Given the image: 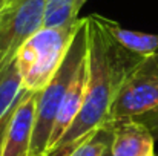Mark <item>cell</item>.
I'll use <instances>...</instances> for the list:
<instances>
[{
  "mask_svg": "<svg viewBox=\"0 0 158 156\" xmlns=\"http://www.w3.org/2000/svg\"><path fill=\"white\" fill-rule=\"evenodd\" d=\"M88 80L83 107L48 156H68L92 130L110 122V109L127 74L143 60L121 48L103 28L97 14L85 17Z\"/></svg>",
  "mask_w": 158,
  "mask_h": 156,
  "instance_id": "1",
  "label": "cell"
},
{
  "mask_svg": "<svg viewBox=\"0 0 158 156\" xmlns=\"http://www.w3.org/2000/svg\"><path fill=\"white\" fill-rule=\"evenodd\" d=\"M158 107V54L144 57L123 81L110 109V121L140 116Z\"/></svg>",
  "mask_w": 158,
  "mask_h": 156,
  "instance_id": "4",
  "label": "cell"
},
{
  "mask_svg": "<svg viewBox=\"0 0 158 156\" xmlns=\"http://www.w3.org/2000/svg\"><path fill=\"white\" fill-rule=\"evenodd\" d=\"M35 104L37 92L23 90L20 94L8 124L2 156H29L35 122Z\"/></svg>",
  "mask_w": 158,
  "mask_h": 156,
  "instance_id": "6",
  "label": "cell"
},
{
  "mask_svg": "<svg viewBox=\"0 0 158 156\" xmlns=\"http://www.w3.org/2000/svg\"><path fill=\"white\" fill-rule=\"evenodd\" d=\"M22 92V75L14 58L0 67V119L15 106Z\"/></svg>",
  "mask_w": 158,
  "mask_h": 156,
  "instance_id": "10",
  "label": "cell"
},
{
  "mask_svg": "<svg viewBox=\"0 0 158 156\" xmlns=\"http://www.w3.org/2000/svg\"><path fill=\"white\" fill-rule=\"evenodd\" d=\"M86 54H88L86 20L81 18L80 26L75 32V37L71 43V48L66 54L60 69L52 77V80L40 92H37L35 122H34L29 156H46L57 113L63 103L68 86H69L78 64L86 57Z\"/></svg>",
  "mask_w": 158,
  "mask_h": 156,
  "instance_id": "3",
  "label": "cell"
},
{
  "mask_svg": "<svg viewBox=\"0 0 158 156\" xmlns=\"http://www.w3.org/2000/svg\"><path fill=\"white\" fill-rule=\"evenodd\" d=\"M8 3H9V0H0V14H2L3 9L8 6Z\"/></svg>",
  "mask_w": 158,
  "mask_h": 156,
  "instance_id": "15",
  "label": "cell"
},
{
  "mask_svg": "<svg viewBox=\"0 0 158 156\" xmlns=\"http://www.w3.org/2000/svg\"><path fill=\"white\" fill-rule=\"evenodd\" d=\"M88 0H46L45 28H60L74 25L78 20V12Z\"/></svg>",
  "mask_w": 158,
  "mask_h": 156,
  "instance_id": "11",
  "label": "cell"
},
{
  "mask_svg": "<svg viewBox=\"0 0 158 156\" xmlns=\"http://www.w3.org/2000/svg\"><path fill=\"white\" fill-rule=\"evenodd\" d=\"M86 80H88V54L83 58V61L78 64V67H77V70H75V74L68 86L63 103L60 106V110H58L57 118H55V124H54L52 135L49 139L46 156L51 153L55 144L63 138V135L68 132V129L72 126L74 119L80 113V110L83 107V100H85Z\"/></svg>",
  "mask_w": 158,
  "mask_h": 156,
  "instance_id": "8",
  "label": "cell"
},
{
  "mask_svg": "<svg viewBox=\"0 0 158 156\" xmlns=\"http://www.w3.org/2000/svg\"><path fill=\"white\" fill-rule=\"evenodd\" d=\"M12 112H14V107L0 119V156L3 153V142H5V135H6V130H8V124L11 121V116H12Z\"/></svg>",
  "mask_w": 158,
  "mask_h": 156,
  "instance_id": "14",
  "label": "cell"
},
{
  "mask_svg": "<svg viewBox=\"0 0 158 156\" xmlns=\"http://www.w3.org/2000/svg\"><path fill=\"white\" fill-rule=\"evenodd\" d=\"M98 18H100L103 28L107 31V34L126 51L132 52L138 57H143V58L158 54V35L126 29V28L120 26L117 22L109 20L102 15H98Z\"/></svg>",
  "mask_w": 158,
  "mask_h": 156,
  "instance_id": "9",
  "label": "cell"
},
{
  "mask_svg": "<svg viewBox=\"0 0 158 156\" xmlns=\"http://www.w3.org/2000/svg\"><path fill=\"white\" fill-rule=\"evenodd\" d=\"M154 144L155 138L137 118L112 121V156H151L155 153Z\"/></svg>",
  "mask_w": 158,
  "mask_h": 156,
  "instance_id": "7",
  "label": "cell"
},
{
  "mask_svg": "<svg viewBox=\"0 0 158 156\" xmlns=\"http://www.w3.org/2000/svg\"><path fill=\"white\" fill-rule=\"evenodd\" d=\"M80 20L69 26H43L20 46L15 61L22 75L23 90L40 92L52 80L71 48Z\"/></svg>",
  "mask_w": 158,
  "mask_h": 156,
  "instance_id": "2",
  "label": "cell"
},
{
  "mask_svg": "<svg viewBox=\"0 0 158 156\" xmlns=\"http://www.w3.org/2000/svg\"><path fill=\"white\" fill-rule=\"evenodd\" d=\"M151 156H155V153H154V155H151Z\"/></svg>",
  "mask_w": 158,
  "mask_h": 156,
  "instance_id": "18",
  "label": "cell"
},
{
  "mask_svg": "<svg viewBox=\"0 0 158 156\" xmlns=\"http://www.w3.org/2000/svg\"><path fill=\"white\" fill-rule=\"evenodd\" d=\"M12 2H14V0H9V3H12ZM9 3H8V5H9Z\"/></svg>",
  "mask_w": 158,
  "mask_h": 156,
  "instance_id": "17",
  "label": "cell"
},
{
  "mask_svg": "<svg viewBox=\"0 0 158 156\" xmlns=\"http://www.w3.org/2000/svg\"><path fill=\"white\" fill-rule=\"evenodd\" d=\"M46 0H14L0 14V67L15 58L20 46L43 28Z\"/></svg>",
  "mask_w": 158,
  "mask_h": 156,
  "instance_id": "5",
  "label": "cell"
},
{
  "mask_svg": "<svg viewBox=\"0 0 158 156\" xmlns=\"http://www.w3.org/2000/svg\"><path fill=\"white\" fill-rule=\"evenodd\" d=\"M134 118H137L140 122H143L149 129L152 136L155 139H158V107L154 109V110H149V112L143 113V115H140V116H134Z\"/></svg>",
  "mask_w": 158,
  "mask_h": 156,
  "instance_id": "13",
  "label": "cell"
},
{
  "mask_svg": "<svg viewBox=\"0 0 158 156\" xmlns=\"http://www.w3.org/2000/svg\"><path fill=\"white\" fill-rule=\"evenodd\" d=\"M103 156H112V153H110V149H109V150H107V152H106Z\"/></svg>",
  "mask_w": 158,
  "mask_h": 156,
  "instance_id": "16",
  "label": "cell"
},
{
  "mask_svg": "<svg viewBox=\"0 0 158 156\" xmlns=\"http://www.w3.org/2000/svg\"><path fill=\"white\" fill-rule=\"evenodd\" d=\"M112 144V121L92 130L68 156H103Z\"/></svg>",
  "mask_w": 158,
  "mask_h": 156,
  "instance_id": "12",
  "label": "cell"
}]
</instances>
